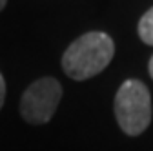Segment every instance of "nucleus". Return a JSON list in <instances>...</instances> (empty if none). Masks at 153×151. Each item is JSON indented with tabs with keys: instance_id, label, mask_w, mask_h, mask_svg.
Returning a JSON list of instances; mask_svg holds the SVG:
<instances>
[{
	"instance_id": "obj_2",
	"label": "nucleus",
	"mask_w": 153,
	"mask_h": 151,
	"mask_svg": "<svg viewBox=\"0 0 153 151\" xmlns=\"http://www.w3.org/2000/svg\"><path fill=\"white\" fill-rule=\"evenodd\" d=\"M115 117L120 129L137 137L151 122V95L140 80H126L115 95Z\"/></svg>"
},
{
	"instance_id": "obj_7",
	"label": "nucleus",
	"mask_w": 153,
	"mask_h": 151,
	"mask_svg": "<svg viewBox=\"0 0 153 151\" xmlns=\"http://www.w3.org/2000/svg\"><path fill=\"white\" fill-rule=\"evenodd\" d=\"M6 2H7V0H0V11H2V9H4V6H6Z\"/></svg>"
},
{
	"instance_id": "obj_6",
	"label": "nucleus",
	"mask_w": 153,
	"mask_h": 151,
	"mask_svg": "<svg viewBox=\"0 0 153 151\" xmlns=\"http://www.w3.org/2000/svg\"><path fill=\"white\" fill-rule=\"evenodd\" d=\"M149 75H151V78H153V56L149 58Z\"/></svg>"
},
{
	"instance_id": "obj_3",
	"label": "nucleus",
	"mask_w": 153,
	"mask_h": 151,
	"mask_svg": "<svg viewBox=\"0 0 153 151\" xmlns=\"http://www.w3.org/2000/svg\"><path fill=\"white\" fill-rule=\"evenodd\" d=\"M62 98V86L59 80L44 77L35 80L20 98V115L27 124L40 126L53 118Z\"/></svg>"
},
{
	"instance_id": "obj_1",
	"label": "nucleus",
	"mask_w": 153,
	"mask_h": 151,
	"mask_svg": "<svg viewBox=\"0 0 153 151\" xmlns=\"http://www.w3.org/2000/svg\"><path fill=\"white\" fill-rule=\"evenodd\" d=\"M115 55L111 36L102 31H89L79 36L62 56V69L73 80H88L108 67Z\"/></svg>"
},
{
	"instance_id": "obj_5",
	"label": "nucleus",
	"mask_w": 153,
	"mask_h": 151,
	"mask_svg": "<svg viewBox=\"0 0 153 151\" xmlns=\"http://www.w3.org/2000/svg\"><path fill=\"white\" fill-rule=\"evenodd\" d=\"M4 100H6V80L2 77V73H0V109L4 106Z\"/></svg>"
},
{
	"instance_id": "obj_4",
	"label": "nucleus",
	"mask_w": 153,
	"mask_h": 151,
	"mask_svg": "<svg viewBox=\"0 0 153 151\" xmlns=\"http://www.w3.org/2000/svg\"><path fill=\"white\" fill-rule=\"evenodd\" d=\"M139 36L148 46H153V7L144 13L139 22Z\"/></svg>"
}]
</instances>
